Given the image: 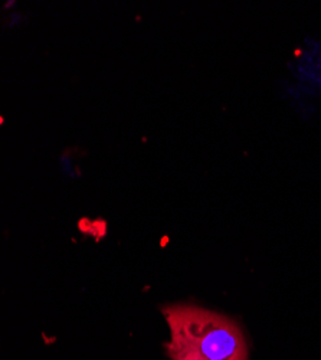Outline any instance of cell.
Masks as SVG:
<instances>
[{"label":"cell","instance_id":"cell-1","mask_svg":"<svg viewBox=\"0 0 321 360\" xmlns=\"http://www.w3.org/2000/svg\"><path fill=\"white\" fill-rule=\"evenodd\" d=\"M160 310L170 330L164 350L171 360H248L244 332L233 319L193 304Z\"/></svg>","mask_w":321,"mask_h":360}]
</instances>
